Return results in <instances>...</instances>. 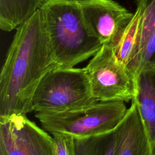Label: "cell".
<instances>
[{
    "label": "cell",
    "mask_w": 155,
    "mask_h": 155,
    "mask_svg": "<svg viewBox=\"0 0 155 155\" xmlns=\"http://www.w3.org/2000/svg\"><path fill=\"white\" fill-rule=\"evenodd\" d=\"M97 101L85 68L56 67L41 79L31 101V111L51 113L74 110Z\"/></svg>",
    "instance_id": "3957f363"
},
{
    "label": "cell",
    "mask_w": 155,
    "mask_h": 155,
    "mask_svg": "<svg viewBox=\"0 0 155 155\" xmlns=\"http://www.w3.org/2000/svg\"><path fill=\"white\" fill-rule=\"evenodd\" d=\"M136 9L129 24L110 44L117 59L129 71L137 54L139 24L142 13L140 3L136 1Z\"/></svg>",
    "instance_id": "30bf717a"
},
{
    "label": "cell",
    "mask_w": 155,
    "mask_h": 155,
    "mask_svg": "<svg viewBox=\"0 0 155 155\" xmlns=\"http://www.w3.org/2000/svg\"><path fill=\"white\" fill-rule=\"evenodd\" d=\"M44 0H0V28H18L42 6Z\"/></svg>",
    "instance_id": "8fae6325"
},
{
    "label": "cell",
    "mask_w": 155,
    "mask_h": 155,
    "mask_svg": "<svg viewBox=\"0 0 155 155\" xmlns=\"http://www.w3.org/2000/svg\"><path fill=\"white\" fill-rule=\"evenodd\" d=\"M0 149L5 155H54L53 137L25 114L0 116Z\"/></svg>",
    "instance_id": "8992f818"
},
{
    "label": "cell",
    "mask_w": 155,
    "mask_h": 155,
    "mask_svg": "<svg viewBox=\"0 0 155 155\" xmlns=\"http://www.w3.org/2000/svg\"><path fill=\"white\" fill-rule=\"evenodd\" d=\"M54 155H74V139L63 134L53 135Z\"/></svg>",
    "instance_id": "4fadbf2b"
},
{
    "label": "cell",
    "mask_w": 155,
    "mask_h": 155,
    "mask_svg": "<svg viewBox=\"0 0 155 155\" xmlns=\"http://www.w3.org/2000/svg\"><path fill=\"white\" fill-rule=\"evenodd\" d=\"M151 155H155V144L151 147Z\"/></svg>",
    "instance_id": "5bb4252c"
},
{
    "label": "cell",
    "mask_w": 155,
    "mask_h": 155,
    "mask_svg": "<svg viewBox=\"0 0 155 155\" xmlns=\"http://www.w3.org/2000/svg\"><path fill=\"white\" fill-rule=\"evenodd\" d=\"M114 130L100 135L74 140V155H113Z\"/></svg>",
    "instance_id": "7c38bea8"
},
{
    "label": "cell",
    "mask_w": 155,
    "mask_h": 155,
    "mask_svg": "<svg viewBox=\"0 0 155 155\" xmlns=\"http://www.w3.org/2000/svg\"><path fill=\"white\" fill-rule=\"evenodd\" d=\"M134 100L151 148L155 144V64L145 66L139 73Z\"/></svg>",
    "instance_id": "9c48e42d"
},
{
    "label": "cell",
    "mask_w": 155,
    "mask_h": 155,
    "mask_svg": "<svg viewBox=\"0 0 155 155\" xmlns=\"http://www.w3.org/2000/svg\"><path fill=\"white\" fill-rule=\"evenodd\" d=\"M88 32L110 44L126 27L134 13L114 0H78Z\"/></svg>",
    "instance_id": "52a82bcc"
},
{
    "label": "cell",
    "mask_w": 155,
    "mask_h": 155,
    "mask_svg": "<svg viewBox=\"0 0 155 155\" xmlns=\"http://www.w3.org/2000/svg\"><path fill=\"white\" fill-rule=\"evenodd\" d=\"M40 9L59 67H74L102 47L88 32L78 0H44Z\"/></svg>",
    "instance_id": "7a4b0ae2"
},
{
    "label": "cell",
    "mask_w": 155,
    "mask_h": 155,
    "mask_svg": "<svg viewBox=\"0 0 155 155\" xmlns=\"http://www.w3.org/2000/svg\"><path fill=\"white\" fill-rule=\"evenodd\" d=\"M151 145L134 100L114 129L113 155H151Z\"/></svg>",
    "instance_id": "ba28073f"
},
{
    "label": "cell",
    "mask_w": 155,
    "mask_h": 155,
    "mask_svg": "<svg viewBox=\"0 0 155 155\" xmlns=\"http://www.w3.org/2000/svg\"><path fill=\"white\" fill-rule=\"evenodd\" d=\"M16 30L0 74V116L31 112L38 84L59 67L40 8Z\"/></svg>",
    "instance_id": "6da1fadb"
},
{
    "label": "cell",
    "mask_w": 155,
    "mask_h": 155,
    "mask_svg": "<svg viewBox=\"0 0 155 155\" xmlns=\"http://www.w3.org/2000/svg\"><path fill=\"white\" fill-rule=\"evenodd\" d=\"M127 111L123 101H100L71 111L36 113L35 117L47 133L81 139L113 131Z\"/></svg>",
    "instance_id": "277c9868"
},
{
    "label": "cell",
    "mask_w": 155,
    "mask_h": 155,
    "mask_svg": "<svg viewBox=\"0 0 155 155\" xmlns=\"http://www.w3.org/2000/svg\"><path fill=\"white\" fill-rule=\"evenodd\" d=\"M0 155H5L4 151L1 149H0Z\"/></svg>",
    "instance_id": "9a60e30c"
},
{
    "label": "cell",
    "mask_w": 155,
    "mask_h": 155,
    "mask_svg": "<svg viewBox=\"0 0 155 155\" xmlns=\"http://www.w3.org/2000/svg\"><path fill=\"white\" fill-rule=\"evenodd\" d=\"M84 68L97 102H128L134 98L136 80L110 44H103Z\"/></svg>",
    "instance_id": "5b68a950"
}]
</instances>
